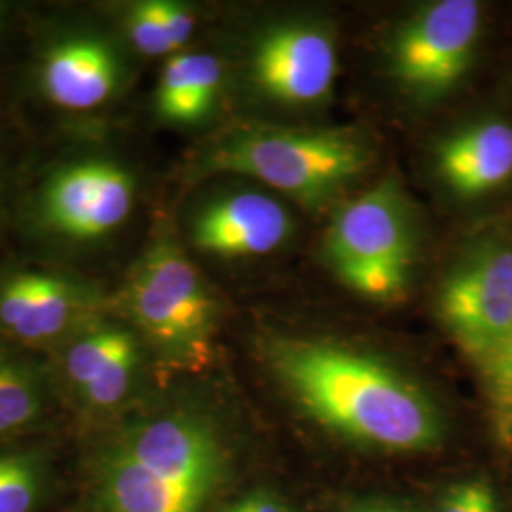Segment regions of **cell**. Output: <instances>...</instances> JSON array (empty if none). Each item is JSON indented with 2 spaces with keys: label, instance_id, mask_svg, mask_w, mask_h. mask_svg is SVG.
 <instances>
[{
  "label": "cell",
  "instance_id": "obj_1",
  "mask_svg": "<svg viewBox=\"0 0 512 512\" xmlns=\"http://www.w3.org/2000/svg\"><path fill=\"white\" fill-rule=\"evenodd\" d=\"M268 361L296 404L344 439L397 454L444 437L439 406L410 378L363 351L311 338H274Z\"/></svg>",
  "mask_w": 512,
  "mask_h": 512
},
{
  "label": "cell",
  "instance_id": "obj_2",
  "mask_svg": "<svg viewBox=\"0 0 512 512\" xmlns=\"http://www.w3.org/2000/svg\"><path fill=\"white\" fill-rule=\"evenodd\" d=\"M226 467L219 427L196 410L131 421L90 454V511L203 512L219 492Z\"/></svg>",
  "mask_w": 512,
  "mask_h": 512
},
{
  "label": "cell",
  "instance_id": "obj_3",
  "mask_svg": "<svg viewBox=\"0 0 512 512\" xmlns=\"http://www.w3.org/2000/svg\"><path fill=\"white\" fill-rule=\"evenodd\" d=\"M203 164L211 173L247 175L306 207H323L365 173L372 152L346 129L256 126L224 137Z\"/></svg>",
  "mask_w": 512,
  "mask_h": 512
},
{
  "label": "cell",
  "instance_id": "obj_4",
  "mask_svg": "<svg viewBox=\"0 0 512 512\" xmlns=\"http://www.w3.org/2000/svg\"><path fill=\"white\" fill-rule=\"evenodd\" d=\"M122 300L135 327L165 361L188 368L209 361L219 304L175 239L164 234L148 247Z\"/></svg>",
  "mask_w": 512,
  "mask_h": 512
},
{
  "label": "cell",
  "instance_id": "obj_5",
  "mask_svg": "<svg viewBox=\"0 0 512 512\" xmlns=\"http://www.w3.org/2000/svg\"><path fill=\"white\" fill-rule=\"evenodd\" d=\"M325 253L336 277L374 302H397L408 289L416 234L410 207L393 181L376 184L338 209Z\"/></svg>",
  "mask_w": 512,
  "mask_h": 512
},
{
  "label": "cell",
  "instance_id": "obj_6",
  "mask_svg": "<svg viewBox=\"0 0 512 512\" xmlns=\"http://www.w3.org/2000/svg\"><path fill=\"white\" fill-rule=\"evenodd\" d=\"M480 4L439 0L403 21L387 44L393 78L421 103L440 99L467 73L480 35Z\"/></svg>",
  "mask_w": 512,
  "mask_h": 512
},
{
  "label": "cell",
  "instance_id": "obj_7",
  "mask_svg": "<svg viewBox=\"0 0 512 512\" xmlns=\"http://www.w3.org/2000/svg\"><path fill=\"white\" fill-rule=\"evenodd\" d=\"M444 327L484 366L512 338V245L484 239L459 256L439 293Z\"/></svg>",
  "mask_w": 512,
  "mask_h": 512
},
{
  "label": "cell",
  "instance_id": "obj_8",
  "mask_svg": "<svg viewBox=\"0 0 512 512\" xmlns=\"http://www.w3.org/2000/svg\"><path fill=\"white\" fill-rule=\"evenodd\" d=\"M135 183L120 165L88 160L59 169L44 186V222L65 238L95 239L116 230L131 213Z\"/></svg>",
  "mask_w": 512,
  "mask_h": 512
},
{
  "label": "cell",
  "instance_id": "obj_9",
  "mask_svg": "<svg viewBox=\"0 0 512 512\" xmlns=\"http://www.w3.org/2000/svg\"><path fill=\"white\" fill-rule=\"evenodd\" d=\"M338 55L327 31L306 23L268 29L253 50L256 86L285 105H310L332 88Z\"/></svg>",
  "mask_w": 512,
  "mask_h": 512
},
{
  "label": "cell",
  "instance_id": "obj_10",
  "mask_svg": "<svg viewBox=\"0 0 512 512\" xmlns=\"http://www.w3.org/2000/svg\"><path fill=\"white\" fill-rule=\"evenodd\" d=\"M291 228L293 220L274 198L239 192L203 207L192 224V241L209 255L247 258L275 251Z\"/></svg>",
  "mask_w": 512,
  "mask_h": 512
},
{
  "label": "cell",
  "instance_id": "obj_11",
  "mask_svg": "<svg viewBox=\"0 0 512 512\" xmlns=\"http://www.w3.org/2000/svg\"><path fill=\"white\" fill-rule=\"evenodd\" d=\"M90 308L86 294L55 275L19 274L0 285V330L27 344L63 338Z\"/></svg>",
  "mask_w": 512,
  "mask_h": 512
},
{
  "label": "cell",
  "instance_id": "obj_12",
  "mask_svg": "<svg viewBox=\"0 0 512 512\" xmlns=\"http://www.w3.org/2000/svg\"><path fill=\"white\" fill-rule=\"evenodd\" d=\"M139 366L135 336L120 327L82 332L65 355V378L78 399L93 410H109L131 391Z\"/></svg>",
  "mask_w": 512,
  "mask_h": 512
},
{
  "label": "cell",
  "instance_id": "obj_13",
  "mask_svg": "<svg viewBox=\"0 0 512 512\" xmlns=\"http://www.w3.org/2000/svg\"><path fill=\"white\" fill-rule=\"evenodd\" d=\"M437 171L461 198L492 192L512 177V126L488 120L446 137L437 148Z\"/></svg>",
  "mask_w": 512,
  "mask_h": 512
},
{
  "label": "cell",
  "instance_id": "obj_14",
  "mask_svg": "<svg viewBox=\"0 0 512 512\" xmlns=\"http://www.w3.org/2000/svg\"><path fill=\"white\" fill-rule=\"evenodd\" d=\"M40 84L46 97L61 109H95L116 90L118 61L101 40L71 38L48 52Z\"/></svg>",
  "mask_w": 512,
  "mask_h": 512
},
{
  "label": "cell",
  "instance_id": "obj_15",
  "mask_svg": "<svg viewBox=\"0 0 512 512\" xmlns=\"http://www.w3.org/2000/svg\"><path fill=\"white\" fill-rule=\"evenodd\" d=\"M222 82L220 61L211 54L173 55L158 84V114L175 124H194L213 109Z\"/></svg>",
  "mask_w": 512,
  "mask_h": 512
},
{
  "label": "cell",
  "instance_id": "obj_16",
  "mask_svg": "<svg viewBox=\"0 0 512 512\" xmlns=\"http://www.w3.org/2000/svg\"><path fill=\"white\" fill-rule=\"evenodd\" d=\"M52 463L40 448L0 452V512H35L48 492Z\"/></svg>",
  "mask_w": 512,
  "mask_h": 512
},
{
  "label": "cell",
  "instance_id": "obj_17",
  "mask_svg": "<svg viewBox=\"0 0 512 512\" xmlns=\"http://www.w3.org/2000/svg\"><path fill=\"white\" fill-rule=\"evenodd\" d=\"M42 410L44 393L37 374L0 351V440L35 425Z\"/></svg>",
  "mask_w": 512,
  "mask_h": 512
},
{
  "label": "cell",
  "instance_id": "obj_18",
  "mask_svg": "<svg viewBox=\"0 0 512 512\" xmlns=\"http://www.w3.org/2000/svg\"><path fill=\"white\" fill-rule=\"evenodd\" d=\"M128 29L131 42L141 54L165 55L175 52L162 18L160 0L137 4L129 14Z\"/></svg>",
  "mask_w": 512,
  "mask_h": 512
},
{
  "label": "cell",
  "instance_id": "obj_19",
  "mask_svg": "<svg viewBox=\"0 0 512 512\" xmlns=\"http://www.w3.org/2000/svg\"><path fill=\"white\" fill-rule=\"evenodd\" d=\"M490 385V395L494 399L499 425L505 437L512 433V338L505 344L494 359L482 366Z\"/></svg>",
  "mask_w": 512,
  "mask_h": 512
},
{
  "label": "cell",
  "instance_id": "obj_20",
  "mask_svg": "<svg viewBox=\"0 0 512 512\" xmlns=\"http://www.w3.org/2000/svg\"><path fill=\"white\" fill-rule=\"evenodd\" d=\"M437 512H499V503L486 480H465L446 490Z\"/></svg>",
  "mask_w": 512,
  "mask_h": 512
},
{
  "label": "cell",
  "instance_id": "obj_21",
  "mask_svg": "<svg viewBox=\"0 0 512 512\" xmlns=\"http://www.w3.org/2000/svg\"><path fill=\"white\" fill-rule=\"evenodd\" d=\"M226 509L230 512H293L283 499L266 492L243 495Z\"/></svg>",
  "mask_w": 512,
  "mask_h": 512
},
{
  "label": "cell",
  "instance_id": "obj_22",
  "mask_svg": "<svg viewBox=\"0 0 512 512\" xmlns=\"http://www.w3.org/2000/svg\"><path fill=\"white\" fill-rule=\"evenodd\" d=\"M357 512H403L399 511V509H395V507H387V505H368V507H363V509H359Z\"/></svg>",
  "mask_w": 512,
  "mask_h": 512
},
{
  "label": "cell",
  "instance_id": "obj_23",
  "mask_svg": "<svg viewBox=\"0 0 512 512\" xmlns=\"http://www.w3.org/2000/svg\"><path fill=\"white\" fill-rule=\"evenodd\" d=\"M222 512H230V511H228V509H224V511H222Z\"/></svg>",
  "mask_w": 512,
  "mask_h": 512
}]
</instances>
